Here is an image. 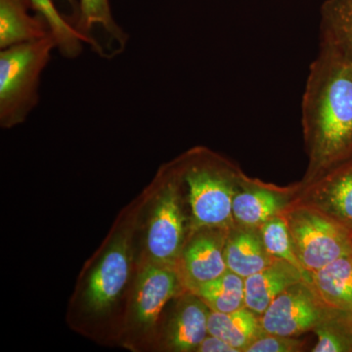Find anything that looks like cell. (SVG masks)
<instances>
[{
  "label": "cell",
  "mask_w": 352,
  "mask_h": 352,
  "mask_svg": "<svg viewBox=\"0 0 352 352\" xmlns=\"http://www.w3.org/2000/svg\"><path fill=\"white\" fill-rule=\"evenodd\" d=\"M302 113L309 180L352 157V62L323 44L310 65Z\"/></svg>",
  "instance_id": "6da1fadb"
},
{
  "label": "cell",
  "mask_w": 352,
  "mask_h": 352,
  "mask_svg": "<svg viewBox=\"0 0 352 352\" xmlns=\"http://www.w3.org/2000/svg\"><path fill=\"white\" fill-rule=\"evenodd\" d=\"M185 161L182 176L188 187L194 229L226 230L234 221V196L247 177L226 160L201 150Z\"/></svg>",
  "instance_id": "7a4b0ae2"
},
{
  "label": "cell",
  "mask_w": 352,
  "mask_h": 352,
  "mask_svg": "<svg viewBox=\"0 0 352 352\" xmlns=\"http://www.w3.org/2000/svg\"><path fill=\"white\" fill-rule=\"evenodd\" d=\"M56 50L52 36L0 51V126L23 124L38 106L39 83Z\"/></svg>",
  "instance_id": "3957f363"
},
{
  "label": "cell",
  "mask_w": 352,
  "mask_h": 352,
  "mask_svg": "<svg viewBox=\"0 0 352 352\" xmlns=\"http://www.w3.org/2000/svg\"><path fill=\"white\" fill-rule=\"evenodd\" d=\"M294 249L308 274L352 252V226L305 204L285 208Z\"/></svg>",
  "instance_id": "277c9868"
},
{
  "label": "cell",
  "mask_w": 352,
  "mask_h": 352,
  "mask_svg": "<svg viewBox=\"0 0 352 352\" xmlns=\"http://www.w3.org/2000/svg\"><path fill=\"white\" fill-rule=\"evenodd\" d=\"M325 308L311 286L302 281L285 289L266 308L259 317L261 328L270 335H302L320 325Z\"/></svg>",
  "instance_id": "5b68a950"
},
{
  "label": "cell",
  "mask_w": 352,
  "mask_h": 352,
  "mask_svg": "<svg viewBox=\"0 0 352 352\" xmlns=\"http://www.w3.org/2000/svg\"><path fill=\"white\" fill-rule=\"evenodd\" d=\"M175 176L164 183L157 196L148 226L147 250L150 261L176 268L183 251L184 217Z\"/></svg>",
  "instance_id": "8992f818"
},
{
  "label": "cell",
  "mask_w": 352,
  "mask_h": 352,
  "mask_svg": "<svg viewBox=\"0 0 352 352\" xmlns=\"http://www.w3.org/2000/svg\"><path fill=\"white\" fill-rule=\"evenodd\" d=\"M69 22L83 43L105 59L122 54L129 43V34L113 18L110 0H80Z\"/></svg>",
  "instance_id": "52a82bcc"
},
{
  "label": "cell",
  "mask_w": 352,
  "mask_h": 352,
  "mask_svg": "<svg viewBox=\"0 0 352 352\" xmlns=\"http://www.w3.org/2000/svg\"><path fill=\"white\" fill-rule=\"evenodd\" d=\"M129 237L116 238L88 279L85 302L96 314L106 311L122 294L131 272Z\"/></svg>",
  "instance_id": "ba28073f"
},
{
  "label": "cell",
  "mask_w": 352,
  "mask_h": 352,
  "mask_svg": "<svg viewBox=\"0 0 352 352\" xmlns=\"http://www.w3.org/2000/svg\"><path fill=\"white\" fill-rule=\"evenodd\" d=\"M300 204L318 208L352 226V157L305 180Z\"/></svg>",
  "instance_id": "9c48e42d"
},
{
  "label": "cell",
  "mask_w": 352,
  "mask_h": 352,
  "mask_svg": "<svg viewBox=\"0 0 352 352\" xmlns=\"http://www.w3.org/2000/svg\"><path fill=\"white\" fill-rule=\"evenodd\" d=\"M175 267L149 261L139 274L133 296L136 320L145 328L156 324L164 305L179 291Z\"/></svg>",
  "instance_id": "30bf717a"
},
{
  "label": "cell",
  "mask_w": 352,
  "mask_h": 352,
  "mask_svg": "<svg viewBox=\"0 0 352 352\" xmlns=\"http://www.w3.org/2000/svg\"><path fill=\"white\" fill-rule=\"evenodd\" d=\"M207 231L199 233L182 251L183 272L190 289L217 279L226 272V241L221 232Z\"/></svg>",
  "instance_id": "8fae6325"
},
{
  "label": "cell",
  "mask_w": 352,
  "mask_h": 352,
  "mask_svg": "<svg viewBox=\"0 0 352 352\" xmlns=\"http://www.w3.org/2000/svg\"><path fill=\"white\" fill-rule=\"evenodd\" d=\"M307 281L298 268L287 261L275 259L270 265L245 279V305L261 316L285 289Z\"/></svg>",
  "instance_id": "7c38bea8"
},
{
  "label": "cell",
  "mask_w": 352,
  "mask_h": 352,
  "mask_svg": "<svg viewBox=\"0 0 352 352\" xmlns=\"http://www.w3.org/2000/svg\"><path fill=\"white\" fill-rule=\"evenodd\" d=\"M32 10L31 0H0V50L51 36L47 22Z\"/></svg>",
  "instance_id": "4fadbf2b"
},
{
  "label": "cell",
  "mask_w": 352,
  "mask_h": 352,
  "mask_svg": "<svg viewBox=\"0 0 352 352\" xmlns=\"http://www.w3.org/2000/svg\"><path fill=\"white\" fill-rule=\"evenodd\" d=\"M282 192L245 178L233 199L234 221L245 227H261L284 210Z\"/></svg>",
  "instance_id": "5bb4252c"
},
{
  "label": "cell",
  "mask_w": 352,
  "mask_h": 352,
  "mask_svg": "<svg viewBox=\"0 0 352 352\" xmlns=\"http://www.w3.org/2000/svg\"><path fill=\"white\" fill-rule=\"evenodd\" d=\"M309 285L324 307L352 315V252L311 273Z\"/></svg>",
  "instance_id": "9a60e30c"
},
{
  "label": "cell",
  "mask_w": 352,
  "mask_h": 352,
  "mask_svg": "<svg viewBox=\"0 0 352 352\" xmlns=\"http://www.w3.org/2000/svg\"><path fill=\"white\" fill-rule=\"evenodd\" d=\"M210 308L194 295L185 298L173 316L168 332V342L176 351H195L208 335Z\"/></svg>",
  "instance_id": "2e32d148"
},
{
  "label": "cell",
  "mask_w": 352,
  "mask_h": 352,
  "mask_svg": "<svg viewBox=\"0 0 352 352\" xmlns=\"http://www.w3.org/2000/svg\"><path fill=\"white\" fill-rule=\"evenodd\" d=\"M208 329L210 335L223 340L239 352L264 333L258 314L245 307L232 312L210 309Z\"/></svg>",
  "instance_id": "e0dca14e"
},
{
  "label": "cell",
  "mask_w": 352,
  "mask_h": 352,
  "mask_svg": "<svg viewBox=\"0 0 352 352\" xmlns=\"http://www.w3.org/2000/svg\"><path fill=\"white\" fill-rule=\"evenodd\" d=\"M321 43L352 62V0H326L321 7Z\"/></svg>",
  "instance_id": "ac0fdd59"
},
{
  "label": "cell",
  "mask_w": 352,
  "mask_h": 352,
  "mask_svg": "<svg viewBox=\"0 0 352 352\" xmlns=\"http://www.w3.org/2000/svg\"><path fill=\"white\" fill-rule=\"evenodd\" d=\"M227 270L245 278L256 274L275 261L268 254L261 236L251 232H240L226 240Z\"/></svg>",
  "instance_id": "d6986e66"
},
{
  "label": "cell",
  "mask_w": 352,
  "mask_h": 352,
  "mask_svg": "<svg viewBox=\"0 0 352 352\" xmlns=\"http://www.w3.org/2000/svg\"><path fill=\"white\" fill-rule=\"evenodd\" d=\"M212 311L232 312L245 307V279L227 270L212 281L191 288Z\"/></svg>",
  "instance_id": "ffe728a7"
},
{
  "label": "cell",
  "mask_w": 352,
  "mask_h": 352,
  "mask_svg": "<svg viewBox=\"0 0 352 352\" xmlns=\"http://www.w3.org/2000/svg\"><path fill=\"white\" fill-rule=\"evenodd\" d=\"M36 13L47 22L51 36L56 43V50L67 59H75L82 54L83 43L75 28L55 6L53 0H31Z\"/></svg>",
  "instance_id": "44dd1931"
},
{
  "label": "cell",
  "mask_w": 352,
  "mask_h": 352,
  "mask_svg": "<svg viewBox=\"0 0 352 352\" xmlns=\"http://www.w3.org/2000/svg\"><path fill=\"white\" fill-rule=\"evenodd\" d=\"M259 229L261 239L268 254L273 258L287 261L295 266L305 275V280L309 284L310 275L302 267L296 256L291 234L283 217L280 214L276 215L263 223Z\"/></svg>",
  "instance_id": "7402d4cb"
},
{
  "label": "cell",
  "mask_w": 352,
  "mask_h": 352,
  "mask_svg": "<svg viewBox=\"0 0 352 352\" xmlns=\"http://www.w3.org/2000/svg\"><path fill=\"white\" fill-rule=\"evenodd\" d=\"M318 342L312 351L314 352H344L352 351V335H347L346 330H340L331 326L320 324L315 328Z\"/></svg>",
  "instance_id": "603a6c76"
},
{
  "label": "cell",
  "mask_w": 352,
  "mask_h": 352,
  "mask_svg": "<svg viewBox=\"0 0 352 352\" xmlns=\"http://www.w3.org/2000/svg\"><path fill=\"white\" fill-rule=\"evenodd\" d=\"M303 344L294 337L264 333L245 349L247 352H295L302 351Z\"/></svg>",
  "instance_id": "cb8c5ba5"
},
{
  "label": "cell",
  "mask_w": 352,
  "mask_h": 352,
  "mask_svg": "<svg viewBox=\"0 0 352 352\" xmlns=\"http://www.w3.org/2000/svg\"><path fill=\"white\" fill-rule=\"evenodd\" d=\"M196 351L199 352H239L235 347L227 344L223 340L208 335L205 340L201 342L200 346L197 347Z\"/></svg>",
  "instance_id": "d4e9b609"
},
{
  "label": "cell",
  "mask_w": 352,
  "mask_h": 352,
  "mask_svg": "<svg viewBox=\"0 0 352 352\" xmlns=\"http://www.w3.org/2000/svg\"><path fill=\"white\" fill-rule=\"evenodd\" d=\"M67 1H68V2H69V3H71V4H72V6H74V4H75V6H76V9H78V6H76V3H74V0H67ZM76 11H75V12H76Z\"/></svg>",
  "instance_id": "484cf974"
}]
</instances>
